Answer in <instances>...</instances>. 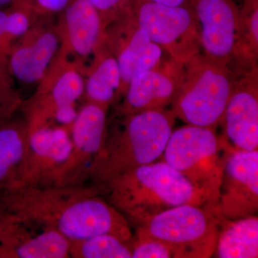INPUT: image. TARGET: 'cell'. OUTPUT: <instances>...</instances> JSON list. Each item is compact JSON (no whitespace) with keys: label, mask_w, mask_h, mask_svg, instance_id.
I'll return each mask as SVG.
<instances>
[{"label":"cell","mask_w":258,"mask_h":258,"mask_svg":"<svg viewBox=\"0 0 258 258\" xmlns=\"http://www.w3.org/2000/svg\"><path fill=\"white\" fill-rule=\"evenodd\" d=\"M63 38L55 15H42L5 57L13 81L23 87L37 86L62 54Z\"/></svg>","instance_id":"9c48e42d"},{"label":"cell","mask_w":258,"mask_h":258,"mask_svg":"<svg viewBox=\"0 0 258 258\" xmlns=\"http://www.w3.org/2000/svg\"><path fill=\"white\" fill-rule=\"evenodd\" d=\"M23 100L8 72L6 62L0 60V124L21 111Z\"/></svg>","instance_id":"d4e9b609"},{"label":"cell","mask_w":258,"mask_h":258,"mask_svg":"<svg viewBox=\"0 0 258 258\" xmlns=\"http://www.w3.org/2000/svg\"><path fill=\"white\" fill-rule=\"evenodd\" d=\"M184 74V63L169 55L168 58L164 57L156 67L131 81L115 111L116 115L164 111L175 98Z\"/></svg>","instance_id":"2e32d148"},{"label":"cell","mask_w":258,"mask_h":258,"mask_svg":"<svg viewBox=\"0 0 258 258\" xmlns=\"http://www.w3.org/2000/svg\"><path fill=\"white\" fill-rule=\"evenodd\" d=\"M28 140L23 117L15 115L0 124V195L18 186Z\"/></svg>","instance_id":"d6986e66"},{"label":"cell","mask_w":258,"mask_h":258,"mask_svg":"<svg viewBox=\"0 0 258 258\" xmlns=\"http://www.w3.org/2000/svg\"><path fill=\"white\" fill-rule=\"evenodd\" d=\"M40 15H57L72 0H23Z\"/></svg>","instance_id":"83f0119b"},{"label":"cell","mask_w":258,"mask_h":258,"mask_svg":"<svg viewBox=\"0 0 258 258\" xmlns=\"http://www.w3.org/2000/svg\"><path fill=\"white\" fill-rule=\"evenodd\" d=\"M159 4L167 5L171 7H186L193 8L195 0H150Z\"/></svg>","instance_id":"f546056e"},{"label":"cell","mask_w":258,"mask_h":258,"mask_svg":"<svg viewBox=\"0 0 258 258\" xmlns=\"http://www.w3.org/2000/svg\"><path fill=\"white\" fill-rule=\"evenodd\" d=\"M84 95L88 102L108 108L122 99L118 62L106 43L84 75Z\"/></svg>","instance_id":"ffe728a7"},{"label":"cell","mask_w":258,"mask_h":258,"mask_svg":"<svg viewBox=\"0 0 258 258\" xmlns=\"http://www.w3.org/2000/svg\"><path fill=\"white\" fill-rule=\"evenodd\" d=\"M193 10L204 54L225 64L240 76V15L233 0H195Z\"/></svg>","instance_id":"30bf717a"},{"label":"cell","mask_w":258,"mask_h":258,"mask_svg":"<svg viewBox=\"0 0 258 258\" xmlns=\"http://www.w3.org/2000/svg\"><path fill=\"white\" fill-rule=\"evenodd\" d=\"M134 11L141 30L171 58L184 63L200 53V30L193 8L136 0Z\"/></svg>","instance_id":"ba28073f"},{"label":"cell","mask_w":258,"mask_h":258,"mask_svg":"<svg viewBox=\"0 0 258 258\" xmlns=\"http://www.w3.org/2000/svg\"><path fill=\"white\" fill-rule=\"evenodd\" d=\"M57 15L63 38L62 54L85 75L106 40L101 15L87 0H72Z\"/></svg>","instance_id":"5bb4252c"},{"label":"cell","mask_w":258,"mask_h":258,"mask_svg":"<svg viewBox=\"0 0 258 258\" xmlns=\"http://www.w3.org/2000/svg\"><path fill=\"white\" fill-rule=\"evenodd\" d=\"M101 15L106 28L108 25L134 14L136 0H87Z\"/></svg>","instance_id":"484cf974"},{"label":"cell","mask_w":258,"mask_h":258,"mask_svg":"<svg viewBox=\"0 0 258 258\" xmlns=\"http://www.w3.org/2000/svg\"><path fill=\"white\" fill-rule=\"evenodd\" d=\"M0 207L15 220L57 230L71 242L114 234L116 209L95 186H20L0 195Z\"/></svg>","instance_id":"6da1fadb"},{"label":"cell","mask_w":258,"mask_h":258,"mask_svg":"<svg viewBox=\"0 0 258 258\" xmlns=\"http://www.w3.org/2000/svg\"><path fill=\"white\" fill-rule=\"evenodd\" d=\"M71 149V126L49 123L28 129V146L18 186H55Z\"/></svg>","instance_id":"7c38bea8"},{"label":"cell","mask_w":258,"mask_h":258,"mask_svg":"<svg viewBox=\"0 0 258 258\" xmlns=\"http://www.w3.org/2000/svg\"><path fill=\"white\" fill-rule=\"evenodd\" d=\"M240 76L225 64L198 53L184 62V74L171 103L174 118L215 130Z\"/></svg>","instance_id":"277c9868"},{"label":"cell","mask_w":258,"mask_h":258,"mask_svg":"<svg viewBox=\"0 0 258 258\" xmlns=\"http://www.w3.org/2000/svg\"><path fill=\"white\" fill-rule=\"evenodd\" d=\"M220 227V217L210 205H183L139 226L136 237L161 241L174 258H209L215 252Z\"/></svg>","instance_id":"8992f818"},{"label":"cell","mask_w":258,"mask_h":258,"mask_svg":"<svg viewBox=\"0 0 258 258\" xmlns=\"http://www.w3.org/2000/svg\"><path fill=\"white\" fill-rule=\"evenodd\" d=\"M239 15L241 55L247 72L258 67V0H242Z\"/></svg>","instance_id":"cb8c5ba5"},{"label":"cell","mask_w":258,"mask_h":258,"mask_svg":"<svg viewBox=\"0 0 258 258\" xmlns=\"http://www.w3.org/2000/svg\"><path fill=\"white\" fill-rule=\"evenodd\" d=\"M16 0H0V8H5L8 5L13 4Z\"/></svg>","instance_id":"4dcf8cb0"},{"label":"cell","mask_w":258,"mask_h":258,"mask_svg":"<svg viewBox=\"0 0 258 258\" xmlns=\"http://www.w3.org/2000/svg\"><path fill=\"white\" fill-rule=\"evenodd\" d=\"M215 213L229 220L254 216L258 212V150L243 151L230 146Z\"/></svg>","instance_id":"8fae6325"},{"label":"cell","mask_w":258,"mask_h":258,"mask_svg":"<svg viewBox=\"0 0 258 258\" xmlns=\"http://www.w3.org/2000/svg\"><path fill=\"white\" fill-rule=\"evenodd\" d=\"M99 191L137 227L179 205H210L202 191L163 160L125 171Z\"/></svg>","instance_id":"7a4b0ae2"},{"label":"cell","mask_w":258,"mask_h":258,"mask_svg":"<svg viewBox=\"0 0 258 258\" xmlns=\"http://www.w3.org/2000/svg\"><path fill=\"white\" fill-rule=\"evenodd\" d=\"M84 75L61 55L21 111L28 129L45 123L71 126L78 112L76 103L84 95Z\"/></svg>","instance_id":"52a82bcc"},{"label":"cell","mask_w":258,"mask_h":258,"mask_svg":"<svg viewBox=\"0 0 258 258\" xmlns=\"http://www.w3.org/2000/svg\"><path fill=\"white\" fill-rule=\"evenodd\" d=\"M105 43L118 62L122 98L134 78L164 59V50L141 30L134 14L108 25Z\"/></svg>","instance_id":"9a60e30c"},{"label":"cell","mask_w":258,"mask_h":258,"mask_svg":"<svg viewBox=\"0 0 258 258\" xmlns=\"http://www.w3.org/2000/svg\"><path fill=\"white\" fill-rule=\"evenodd\" d=\"M230 144L214 129L186 124L173 131L163 153V161L179 171L217 205L222 171Z\"/></svg>","instance_id":"5b68a950"},{"label":"cell","mask_w":258,"mask_h":258,"mask_svg":"<svg viewBox=\"0 0 258 258\" xmlns=\"http://www.w3.org/2000/svg\"><path fill=\"white\" fill-rule=\"evenodd\" d=\"M71 241L57 230L43 228L29 235L21 222L15 221L0 240V257L66 258L70 257Z\"/></svg>","instance_id":"ac0fdd59"},{"label":"cell","mask_w":258,"mask_h":258,"mask_svg":"<svg viewBox=\"0 0 258 258\" xmlns=\"http://www.w3.org/2000/svg\"><path fill=\"white\" fill-rule=\"evenodd\" d=\"M220 124L223 125V137L232 147L257 150L258 67L239 77Z\"/></svg>","instance_id":"e0dca14e"},{"label":"cell","mask_w":258,"mask_h":258,"mask_svg":"<svg viewBox=\"0 0 258 258\" xmlns=\"http://www.w3.org/2000/svg\"><path fill=\"white\" fill-rule=\"evenodd\" d=\"M213 255L218 258H257V215L235 220L220 217V230Z\"/></svg>","instance_id":"44dd1931"},{"label":"cell","mask_w":258,"mask_h":258,"mask_svg":"<svg viewBox=\"0 0 258 258\" xmlns=\"http://www.w3.org/2000/svg\"><path fill=\"white\" fill-rule=\"evenodd\" d=\"M111 126L95 159L88 179L98 190L125 171L154 162L162 156L175 118L169 111L124 115Z\"/></svg>","instance_id":"3957f363"},{"label":"cell","mask_w":258,"mask_h":258,"mask_svg":"<svg viewBox=\"0 0 258 258\" xmlns=\"http://www.w3.org/2000/svg\"><path fill=\"white\" fill-rule=\"evenodd\" d=\"M133 241L127 242L111 234H103L85 240L72 241L70 257L132 258Z\"/></svg>","instance_id":"603a6c76"},{"label":"cell","mask_w":258,"mask_h":258,"mask_svg":"<svg viewBox=\"0 0 258 258\" xmlns=\"http://www.w3.org/2000/svg\"><path fill=\"white\" fill-rule=\"evenodd\" d=\"M174 253L160 240L136 237L132 244V258H171Z\"/></svg>","instance_id":"4316f807"},{"label":"cell","mask_w":258,"mask_h":258,"mask_svg":"<svg viewBox=\"0 0 258 258\" xmlns=\"http://www.w3.org/2000/svg\"><path fill=\"white\" fill-rule=\"evenodd\" d=\"M15 221L14 217L9 215L0 207V240L3 238L7 230Z\"/></svg>","instance_id":"f1b7e54d"},{"label":"cell","mask_w":258,"mask_h":258,"mask_svg":"<svg viewBox=\"0 0 258 258\" xmlns=\"http://www.w3.org/2000/svg\"><path fill=\"white\" fill-rule=\"evenodd\" d=\"M108 108L86 102L71 126L72 149L56 180L55 186H83L101 151L106 137Z\"/></svg>","instance_id":"4fadbf2b"},{"label":"cell","mask_w":258,"mask_h":258,"mask_svg":"<svg viewBox=\"0 0 258 258\" xmlns=\"http://www.w3.org/2000/svg\"><path fill=\"white\" fill-rule=\"evenodd\" d=\"M41 15L23 0L0 8V60L5 61L11 47L28 33Z\"/></svg>","instance_id":"7402d4cb"}]
</instances>
